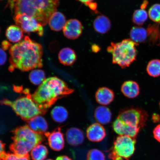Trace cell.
<instances>
[{
  "mask_svg": "<svg viewBox=\"0 0 160 160\" xmlns=\"http://www.w3.org/2000/svg\"><path fill=\"white\" fill-rule=\"evenodd\" d=\"M43 48L42 46L26 36L23 41L12 46L9 53L11 57L9 69L15 68L28 71L42 67Z\"/></svg>",
  "mask_w": 160,
  "mask_h": 160,
  "instance_id": "obj_1",
  "label": "cell"
},
{
  "mask_svg": "<svg viewBox=\"0 0 160 160\" xmlns=\"http://www.w3.org/2000/svg\"><path fill=\"white\" fill-rule=\"evenodd\" d=\"M73 91L59 78L49 77L40 85L32 97L40 108L47 111L58 100L71 94Z\"/></svg>",
  "mask_w": 160,
  "mask_h": 160,
  "instance_id": "obj_2",
  "label": "cell"
},
{
  "mask_svg": "<svg viewBox=\"0 0 160 160\" xmlns=\"http://www.w3.org/2000/svg\"><path fill=\"white\" fill-rule=\"evenodd\" d=\"M59 3V0H15V15L26 14L45 26L51 15L57 11Z\"/></svg>",
  "mask_w": 160,
  "mask_h": 160,
  "instance_id": "obj_3",
  "label": "cell"
},
{
  "mask_svg": "<svg viewBox=\"0 0 160 160\" xmlns=\"http://www.w3.org/2000/svg\"><path fill=\"white\" fill-rule=\"evenodd\" d=\"M12 134L13 142L10 145V149L18 156L29 155V152L45 139L42 135L35 132L27 125L16 128Z\"/></svg>",
  "mask_w": 160,
  "mask_h": 160,
  "instance_id": "obj_4",
  "label": "cell"
},
{
  "mask_svg": "<svg viewBox=\"0 0 160 160\" xmlns=\"http://www.w3.org/2000/svg\"><path fill=\"white\" fill-rule=\"evenodd\" d=\"M138 45L131 39H125L120 42H112L107 51L112 56V63L125 68L135 61Z\"/></svg>",
  "mask_w": 160,
  "mask_h": 160,
  "instance_id": "obj_5",
  "label": "cell"
},
{
  "mask_svg": "<svg viewBox=\"0 0 160 160\" xmlns=\"http://www.w3.org/2000/svg\"><path fill=\"white\" fill-rule=\"evenodd\" d=\"M25 95L15 101L5 99L0 101V104L10 106L18 116L27 121L36 116L45 114L47 111L41 109L36 103L29 91L25 89Z\"/></svg>",
  "mask_w": 160,
  "mask_h": 160,
  "instance_id": "obj_6",
  "label": "cell"
},
{
  "mask_svg": "<svg viewBox=\"0 0 160 160\" xmlns=\"http://www.w3.org/2000/svg\"><path fill=\"white\" fill-rule=\"evenodd\" d=\"M136 143L134 138L119 135L110 150L109 158L112 160H129L135 152Z\"/></svg>",
  "mask_w": 160,
  "mask_h": 160,
  "instance_id": "obj_7",
  "label": "cell"
},
{
  "mask_svg": "<svg viewBox=\"0 0 160 160\" xmlns=\"http://www.w3.org/2000/svg\"><path fill=\"white\" fill-rule=\"evenodd\" d=\"M148 115L145 110L139 108L122 110L117 118L126 124L142 128L145 127Z\"/></svg>",
  "mask_w": 160,
  "mask_h": 160,
  "instance_id": "obj_8",
  "label": "cell"
},
{
  "mask_svg": "<svg viewBox=\"0 0 160 160\" xmlns=\"http://www.w3.org/2000/svg\"><path fill=\"white\" fill-rule=\"evenodd\" d=\"M14 20L16 24L25 32H36L41 37L43 35V26L34 18L26 14H22L15 15Z\"/></svg>",
  "mask_w": 160,
  "mask_h": 160,
  "instance_id": "obj_9",
  "label": "cell"
},
{
  "mask_svg": "<svg viewBox=\"0 0 160 160\" xmlns=\"http://www.w3.org/2000/svg\"><path fill=\"white\" fill-rule=\"evenodd\" d=\"M44 135L47 138L49 145L52 149L60 151L64 148L65 139L60 128H58L51 132H47Z\"/></svg>",
  "mask_w": 160,
  "mask_h": 160,
  "instance_id": "obj_10",
  "label": "cell"
},
{
  "mask_svg": "<svg viewBox=\"0 0 160 160\" xmlns=\"http://www.w3.org/2000/svg\"><path fill=\"white\" fill-rule=\"evenodd\" d=\"M63 33L67 38L74 40L78 38L82 32L83 27L81 22L76 19H71L66 22Z\"/></svg>",
  "mask_w": 160,
  "mask_h": 160,
  "instance_id": "obj_11",
  "label": "cell"
},
{
  "mask_svg": "<svg viewBox=\"0 0 160 160\" xmlns=\"http://www.w3.org/2000/svg\"><path fill=\"white\" fill-rule=\"evenodd\" d=\"M112 127L114 131L117 134L129 136L134 138L137 137L141 129L126 124L118 118L113 122Z\"/></svg>",
  "mask_w": 160,
  "mask_h": 160,
  "instance_id": "obj_12",
  "label": "cell"
},
{
  "mask_svg": "<svg viewBox=\"0 0 160 160\" xmlns=\"http://www.w3.org/2000/svg\"><path fill=\"white\" fill-rule=\"evenodd\" d=\"M87 136L90 141L99 142L105 138L106 136L105 129L103 126L98 123L92 124L88 128Z\"/></svg>",
  "mask_w": 160,
  "mask_h": 160,
  "instance_id": "obj_13",
  "label": "cell"
},
{
  "mask_svg": "<svg viewBox=\"0 0 160 160\" xmlns=\"http://www.w3.org/2000/svg\"><path fill=\"white\" fill-rule=\"evenodd\" d=\"M66 139L70 145L77 147L82 144L85 140L82 131L77 128L68 129L66 133Z\"/></svg>",
  "mask_w": 160,
  "mask_h": 160,
  "instance_id": "obj_14",
  "label": "cell"
},
{
  "mask_svg": "<svg viewBox=\"0 0 160 160\" xmlns=\"http://www.w3.org/2000/svg\"><path fill=\"white\" fill-rule=\"evenodd\" d=\"M27 122V125L35 132L41 135L47 132L48 125L45 118L42 116H36Z\"/></svg>",
  "mask_w": 160,
  "mask_h": 160,
  "instance_id": "obj_15",
  "label": "cell"
},
{
  "mask_svg": "<svg viewBox=\"0 0 160 160\" xmlns=\"http://www.w3.org/2000/svg\"><path fill=\"white\" fill-rule=\"evenodd\" d=\"M113 92L107 87L100 88L95 94V99L97 102L102 106L109 105L114 99Z\"/></svg>",
  "mask_w": 160,
  "mask_h": 160,
  "instance_id": "obj_16",
  "label": "cell"
},
{
  "mask_svg": "<svg viewBox=\"0 0 160 160\" xmlns=\"http://www.w3.org/2000/svg\"><path fill=\"white\" fill-rule=\"evenodd\" d=\"M49 24L53 31L58 32L63 29L66 24V18L61 12L56 11L50 17Z\"/></svg>",
  "mask_w": 160,
  "mask_h": 160,
  "instance_id": "obj_17",
  "label": "cell"
},
{
  "mask_svg": "<svg viewBox=\"0 0 160 160\" xmlns=\"http://www.w3.org/2000/svg\"><path fill=\"white\" fill-rule=\"evenodd\" d=\"M93 25L95 31L101 34L107 33L111 27V21L108 18L104 15L98 16L94 21Z\"/></svg>",
  "mask_w": 160,
  "mask_h": 160,
  "instance_id": "obj_18",
  "label": "cell"
},
{
  "mask_svg": "<svg viewBox=\"0 0 160 160\" xmlns=\"http://www.w3.org/2000/svg\"><path fill=\"white\" fill-rule=\"evenodd\" d=\"M94 116L96 121L101 125H107L111 121L112 114L111 110L105 106L97 107L95 110Z\"/></svg>",
  "mask_w": 160,
  "mask_h": 160,
  "instance_id": "obj_19",
  "label": "cell"
},
{
  "mask_svg": "<svg viewBox=\"0 0 160 160\" xmlns=\"http://www.w3.org/2000/svg\"><path fill=\"white\" fill-rule=\"evenodd\" d=\"M121 92L126 97L129 98H134L138 97L140 93L139 86L136 82L126 81L121 87Z\"/></svg>",
  "mask_w": 160,
  "mask_h": 160,
  "instance_id": "obj_20",
  "label": "cell"
},
{
  "mask_svg": "<svg viewBox=\"0 0 160 160\" xmlns=\"http://www.w3.org/2000/svg\"><path fill=\"white\" fill-rule=\"evenodd\" d=\"M130 38L133 41L138 44L148 41V32L147 28L141 27H133L130 32Z\"/></svg>",
  "mask_w": 160,
  "mask_h": 160,
  "instance_id": "obj_21",
  "label": "cell"
},
{
  "mask_svg": "<svg viewBox=\"0 0 160 160\" xmlns=\"http://www.w3.org/2000/svg\"><path fill=\"white\" fill-rule=\"evenodd\" d=\"M59 61L63 65L71 66L77 60V55L74 51L69 48H65L59 52Z\"/></svg>",
  "mask_w": 160,
  "mask_h": 160,
  "instance_id": "obj_22",
  "label": "cell"
},
{
  "mask_svg": "<svg viewBox=\"0 0 160 160\" xmlns=\"http://www.w3.org/2000/svg\"><path fill=\"white\" fill-rule=\"evenodd\" d=\"M6 35L10 42H19L23 37V31L18 26L11 25L7 29Z\"/></svg>",
  "mask_w": 160,
  "mask_h": 160,
  "instance_id": "obj_23",
  "label": "cell"
},
{
  "mask_svg": "<svg viewBox=\"0 0 160 160\" xmlns=\"http://www.w3.org/2000/svg\"><path fill=\"white\" fill-rule=\"evenodd\" d=\"M159 24L150 25L147 28L148 32V42L151 45H160V27Z\"/></svg>",
  "mask_w": 160,
  "mask_h": 160,
  "instance_id": "obj_24",
  "label": "cell"
},
{
  "mask_svg": "<svg viewBox=\"0 0 160 160\" xmlns=\"http://www.w3.org/2000/svg\"><path fill=\"white\" fill-rule=\"evenodd\" d=\"M53 119L57 122H64L68 117V113L64 107L61 106H57L54 108L51 112Z\"/></svg>",
  "mask_w": 160,
  "mask_h": 160,
  "instance_id": "obj_25",
  "label": "cell"
},
{
  "mask_svg": "<svg viewBox=\"0 0 160 160\" xmlns=\"http://www.w3.org/2000/svg\"><path fill=\"white\" fill-rule=\"evenodd\" d=\"M48 153L47 148L43 145L39 144L32 149L31 156L33 160H44Z\"/></svg>",
  "mask_w": 160,
  "mask_h": 160,
  "instance_id": "obj_26",
  "label": "cell"
},
{
  "mask_svg": "<svg viewBox=\"0 0 160 160\" xmlns=\"http://www.w3.org/2000/svg\"><path fill=\"white\" fill-rule=\"evenodd\" d=\"M148 14L145 9H141L136 10L132 16V21L134 23L138 26L142 25L147 21Z\"/></svg>",
  "mask_w": 160,
  "mask_h": 160,
  "instance_id": "obj_27",
  "label": "cell"
},
{
  "mask_svg": "<svg viewBox=\"0 0 160 160\" xmlns=\"http://www.w3.org/2000/svg\"><path fill=\"white\" fill-rule=\"evenodd\" d=\"M30 81L34 85H41L45 80L44 71L41 69H35L31 72L29 75Z\"/></svg>",
  "mask_w": 160,
  "mask_h": 160,
  "instance_id": "obj_28",
  "label": "cell"
},
{
  "mask_svg": "<svg viewBox=\"0 0 160 160\" xmlns=\"http://www.w3.org/2000/svg\"><path fill=\"white\" fill-rule=\"evenodd\" d=\"M148 75L152 77H157L160 76V60L153 59L150 61L147 67Z\"/></svg>",
  "mask_w": 160,
  "mask_h": 160,
  "instance_id": "obj_29",
  "label": "cell"
},
{
  "mask_svg": "<svg viewBox=\"0 0 160 160\" xmlns=\"http://www.w3.org/2000/svg\"><path fill=\"white\" fill-rule=\"evenodd\" d=\"M148 16L152 21L160 25V4H155L150 8Z\"/></svg>",
  "mask_w": 160,
  "mask_h": 160,
  "instance_id": "obj_30",
  "label": "cell"
},
{
  "mask_svg": "<svg viewBox=\"0 0 160 160\" xmlns=\"http://www.w3.org/2000/svg\"><path fill=\"white\" fill-rule=\"evenodd\" d=\"M87 160H105V156L100 150L92 149L88 152Z\"/></svg>",
  "mask_w": 160,
  "mask_h": 160,
  "instance_id": "obj_31",
  "label": "cell"
},
{
  "mask_svg": "<svg viewBox=\"0 0 160 160\" xmlns=\"http://www.w3.org/2000/svg\"><path fill=\"white\" fill-rule=\"evenodd\" d=\"M0 160H30L29 155L21 156L4 152L0 154Z\"/></svg>",
  "mask_w": 160,
  "mask_h": 160,
  "instance_id": "obj_32",
  "label": "cell"
},
{
  "mask_svg": "<svg viewBox=\"0 0 160 160\" xmlns=\"http://www.w3.org/2000/svg\"><path fill=\"white\" fill-rule=\"evenodd\" d=\"M82 3L85 4L93 11H95L97 8V4L94 3V0H78Z\"/></svg>",
  "mask_w": 160,
  "mask_h": 160,
  "instance_id": "obj_33",
  "label": "cell"
},
{
  "mask_svg": "<svg viewBox=\"0 0 160 160\" xmlns=\"http://www.w3.org/2000/svg\"><path fill=\"white\" fill-rule=\"evenodd\" d=\"M7 53L4 50L0 48V66L2 65L7 61Z\"/></svg>",
  "mask_w": 160,
  "mask_h": 160,
  "instance_id": "obj_34",
  "label": "cell"
},
{
  "mask_svg": "<svg viewBox=\"0 0 160 160\" xmlns=\"http://www.w3.org/2000/svg\"><path fill=\"white\" fill-rule=\"evenodd\" d=\"M153 134L155 139L160 142V124L155 128L153 130Z\"/></svg>",
  "mask_w": 160,
  "mask_h": 160,
  "instance_id": "obj_35",
  "label": "cell"
},
{
  "mask_svg": "<svg viewBox=\"0 0 160 160\" xmlns=\"http://www.w3.org/2000/svg\"><path fill=\"white\" fill-rule=\"evenodd\" d=\"M56 160H72V159L67 156L63 155L58 157Z\"/></svg>",
  "mask_w": 160,
  "mask_h": 160,
  "instance_id": "obj_36",
  "label": "cell"
},
{
  "mask_svg": "<svg viewBox=\"0 0 160 160\" xmlns=\"http://www.w3.org/2000/svg\"><path fill=\"white\" fill-rule=\"evenodd\" d=\"M3 48L5 50H7L10 47V44L7 41H4L2 43Z\"/></svg>",
  "mask_w": 160,
  "mask_h": 160,
  "instance_id": "obj_37",
  "label": "cell"
},
{
  "mask_svg": "<svg viewBox=\"0 0 160 160\" xmlns=\"http://www.w3.org/2000/svg\"><path fill=\"white\" fill-rule=\"evenodd\" d=\"M5 144L0 140V154L4 152Z\"/></svg>",
  "mask_w": 160,
  "mask_h": 160,
  "instance_id": "obj_38",
  "label": "cell"
},
{
  "mask_svg": "<svg viewBox=\"0 0 160 160\" xmlns=\"http://www.w3.org/2000/svg\"><path fill=\"white\" fill-rule=\"evenodd\" d=\"M152 119L154 122H157L160 121V117L159 115L155 114H154L153 116Z\"/></svg>",
  "mask_w": 160,
  "mask_h": 160,
  "instance_id": "obj_39",
  "label": "cell"
},
{
  "mask_svg": "<svg viewBox=\"0 0 160 160\" xmlns=\"http://www.w3.org/2000/svg\"><path fill=\"white\" fill-rule=\"evenodd\" d=\"M148 4V1H147V0H145V1H143V3L141 5V8L145 9Z\"/></svg>",
  "mask_w": 160,
  "mask_h": 160,
  "instance_id": "obj_40",
  "label": "cell"
},
{
  "mask_svg": "<svg viewBox=\"0 0 160 160\" xmlns=\"http://www.w3.org/2000/svg\"><path fill=\"white\" fill-rule=\"evenodd\" d=\"M10 7L12 9L14 8L15 0H8Z\"/></svg>",
  "mask_w": 160,
  "mask_h": 160,
  "instance_id": "obj_41",
  "label": "cell"
},
{
  "mask_svg": "<svg viewBox=\"0 0 160 160\" xmlns=\"http://www.w3.org/2000/svg\"><path fill=\"white\" fill-rule=\"evenodd\" d=\"M47 160H53L52 159H47Z\"/></svg>",
  "mask_w": 160,
  "mask_h": 160,
  "instance_id": "obj_42",
  "label": "cell"
},
{
  "mask_svg": "<svg viewBox=\"0 0 160 160\" xmlns=\"http://www.w3.org/2000/svg\"><path fill=\"white\" fill-rule=\"evenodd\" d=\"M159 105H160V104Z\"/></svg>",
  "mask_w": 160,
  "mask_h": 160,
  "instance_id": "obj_43",
  "label": "cell"
}]
</instances>
